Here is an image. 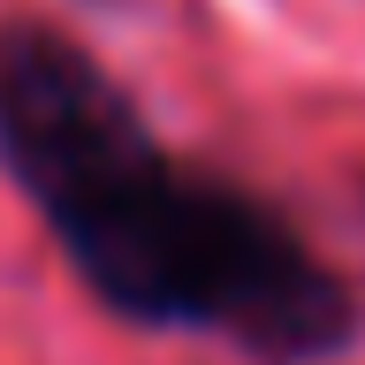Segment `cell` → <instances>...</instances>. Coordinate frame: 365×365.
<instances>
[{
    "label": "cell",
    "instance_id": "cell-1",
    "mask_svg": "<svg viewBox=\"0 0 365 365\" xmlns=\"http://www.w3.org/2000/svg\"><path fill=\"white\" fill-rule=\"evenodd\" d=\"M0 175L122 327L213 335L259 365H327L365 327L358 289L267 190L175 153L46 16H0Z\"/></svg>",
    "mask_w": 365,
    "mask_h": 365
}]
</instances>
